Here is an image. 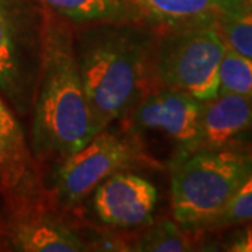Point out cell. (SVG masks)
I'll use <instances>...</instances> for the list:
<instances>
[{
	"label": "cell",
	"instance_id": "cell-1",
	"mask_svg": "<svg viewBox=\"0 0 252 252\" xmlns=\"http://www.w3.org/2000/svg\"><path fill=\"white\" fill-rule=\"evenodd\" d=\"M42 11V61L31 108V150L39 165L46 167L80 150L97 132L76 58L74 26L44 6Z\"/></svg>",
	"mask_w": 252,
	"mask_h": 252
},
{
	"label": "cell",
	"instance_id": "cell-2",
	"mask_svg": "<svg viewBox=\"0 0 252 252\" xmlns=\"http://www.w3.org/2000/svg\"><path fill=\"white\" fill-rule=\"evenodd\" d=\"M156 30L142 23L74 26V49L95 132L125 121L150 89Z\"/></svg>",
	"mask_w": 252,
	"mask_h": 252
},
{
	"label": "cell",
	"instance_id": "cell-3",
	"mask_svg": "<svg viewBox=\"0 0 252 252\" xmlns=\"http://www.w3.org/2000/svg\"><path fill=\"white\" fill-rule=\"evenodd\" d=\"M251 172L250 146L198 150L178 157L171 177L174 220L189 231H206Z\"/></svg>",
	"mask_w": 252,
	"mask_h": 252
},
{
	"label": "cell",
	"instance_id": "cell-4",
	"mask_svg": "<svg viewBox=\"0 0 252 252\" xmlns=\"http://www.w3.org/2000/svg\"><path fill=\"white\" fill-rule=\"evenodd\" d=\"M225 48L217 21L156 30L150 89L168 87L188 93L199 101L215 98Z\"/></svg>",
	"mask_w": 252,
	"mask_h": 252
},
{
	"label": "cell",
	"instance_id": "cell-5",
	"mask_svg": "<svg viewBox=\"0 0 252 252\" xmlns=\"http://www.w3.org/2000/svg\"><path fill=\"white\" fill-rule=\"evenodd\" d=\"M44 11L38 0H0V95L16 117H27L42 61Z\"/></svg>",
	"mask_w": 252,
	"mask_h": 252
},
{
	"label": "cell",
	"instance_id": "cell-6",
	"mask_svg": "<svg viewBox=\"0 0 252 252\" xmlns=\"http://www.w3.org/2000/svg\"><path fill=\"white\" fill-rule=\"evenodd\" d=\"M143 143L125 126L122 132L108 127L94 136L80 150L55 164L48 196L56 209L69 210L80 205L108 177L142 164H152Z\"/></svg>",
	"mask_w": 252,
	"mask_h": 252
},
{
	"label": "cell",
	"instance_id": "cell-7",
	"mask_svg": "<svg viewBox=\"0 0 252 252\" xmlns=\"http://www.w3.org/2000/svg\"><path fill=\"white\" fill-rule=\"evenodd\" d=\"M203 101L168 87H152L126 117L125 126L139 135L157 132L180 144L181 156L195 152ZM178 158V157H177Z\"/></svg>",
	"mask_w": 252,
	"mask_h": 252
},
{
	"label": "cell",
	"instance_id": "cell-8",
	"mask_svg": "<svg viewBox=\"0 0 252 252\" xmlns=\"http://www.w3.org/2000/svg\"><path fill=\"white\" fill-rule=\"evenodd\" d=\"M0 193L10 212L51 203L41 165L13 112L0 117Z\"/></svg>",
	"mask_w": 252,
	"mask_h": 252
},
{
	"label": "cell",
	"instance_id": "cell-9",
	"mask_svg": "<svg viewBox=\"0 0 252 252\" xmlns=\"http://www.w3.org/2000/svg\"><path fill=\"white\" fill-rule=\"evenodd\" d=\"M93 205L104 224L117 228L139 227L152 223L157 189L140 175L119 171L97 185Z\"/></svg>",
	"mask_w": 252,
	"mask_h": 252
},
{
	"label": "cell",
	"instance_id": "cell-10",
	"mask_svg": "<svg viewBox=\"0 0 252 252\" xmlns=\"http://www.w3.org/2000/svg\"><path fill=\"white\" fill-rule=\"evenodd\" d=\"M9 240L13 250L23 252L89 251L76 228L59 216L51 203L10 212Z\"/></svg>",
	"mask_w": 252,
	"mask_h": 252
},
{
	"label": "cell",
	"instance_id": "cell-11",
	"mask_svg": "<svg viewBox=\"0 0 252 252\" xmlns=\"http://www.w3.org/2000/svg\"><path fill=\"white\" fill-rule=\"evenodd\" d=\"M252 133V104L234 93H219L203 101L200 133L195 152L243 146Z\"/></svg>",
	"mask_w": 252,
	"mask_h": 252
},
{
	"label": "cell",
	"instance_id": "cell-12",
	"mask_svg": "<svg viewBox=\"0 0 252 252\" xmlns=\"http://www.w3.org/2000/svg\"><path fill=\"white\" fill-rule=\"evenodd\" d=\"M142 24L153 30L215 23L243 10L241 0H125Z\"/></svg>",
	"mask_w": 252,
	"mask_h": 252
},
{
	"label": "cell",
	"instance_id": "cell-13",
	"mask_svg": "<svg viewBox=\"0 0 252 252\" xmlns=\"http://www.w3.org/2000/svg\"><path fill=\"white\" fill-rule=\"evenodd\" d=\"M73 26L99 23H140L125 0H38Z\"/></svg>",
	"mask_w": 252,
	"mask_h": 252
},
{
	"label": "cell",
	"instance_id": "cell-14",
	"mask_svg": "<svg viewBox=\"0 0 252 252\" xmlns=\"http://www.w3.org/2000/svg\"><path fill=\"white\" fill-rule=\"evenodd\" d=\"M193 231L184 228L180 223L162 220L152 224L135 243L129 251L139 252H181L193 250Z\"/></svg>",
	"mask_w": 252,
	"mask_h": 252
},
{
	"label": "cell",
	"instance_id": "cell-15",
	"mask_svg": "<svg viewBox=\"0 0 252 252\" xmlns=\"http://www.w3.org/2000/svg\"><path fill=\"white\" fill-rule=\"evenodd\" d=\"M219 93H234L252 104V61L228 46L220 63Z\"/></svg>",
	"mask_w": 252,
	"mask_h": 252
},
{
	"label": "cell",
	"instance_id": "cell-16",
	"mask_svg": "<svg viewBox=\"0 0 252 252\" xmlns=\"http://www.w3.org/2000/svg\"><path fill=\"white\" fill-rule=\"evenodd\" d=\"M225 45L252 61V14L248 11L227 13L217 21Z\"/></svg>",
	"mask_w": 252,
	"mask_h": 252
},
{
	"label": "cell",
	"instance_id": "cell-17",
	"mask_svg": "<svg viewBox=\"0 0 252 252\" xmlns=\"http://www.w3.org/2000/svg\"><path fill=\"white\" fill-rule=\"evenodd\" d=\"M248 221H252V172L235 192L227 206L221 210V213L207 225L206 231L245 224Z\"/></svg>",
	"mask_w": 252,
	"mask_h": 252
},
{
	"label": "cell",
	"instance_id": "cell-18",
	"mask_svg": "<svg viewBox=\"0 0 252 252\" xmlns=\"http://www.w3.org/2000/svg\"><path fill=\"white\" fill-rule=\"evenodd\" d=\"M231 251L252 252V225L244 233V235L241 237V240L233 245Z\"/></svg>",
	"mask_w": 252,
	"mask_h": 252
},
{
	"label": "cell",
	"instance_id": "cell-19",
	"mask_svg": "<svg viewBox=\"0 0 252 252\" xmlns=\"http://www.w3.org/2000/svg\"><path fill=\"white\" fill-rule=\"evenodd\" d=\"M11 112V109L7 107V104L4 102V99L1 98V95H0V117H3V115H7Z\"/></svg>",
	"mask_w": 252,
	"mask_h": 252
},
{
	"label": "cell",
	"instance_id": "cell-20",
	"mask_svg": "<svg viewBox=\"0 0 252 252\" xmlns=\"http://www.w3.org/2000/svg\"><path fill=\"white\" fill-rule=\"evenodd\" d=\"M241 3H243L244 11H248L252 14V0H241Z\"/></svg>",
	"mask_w": 252,
	"mask_h": 252
}]
</instances>
